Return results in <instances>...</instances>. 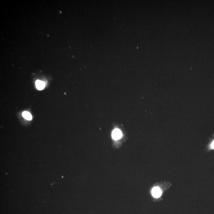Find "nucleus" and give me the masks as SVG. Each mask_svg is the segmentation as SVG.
Listing matches in <instances>:
<instances>
[{
	"mask_svg": "<svg viewBox=\"0 0 214 214\" xmlns=\"http://www.w3.org/2000/svg\"><path fill=\"white\" fill-rule=\"evenodd\" d=\"M22 116L25 119L30 121L32 119V116L30 113L28 112H23Z\"/></svg>",
	"mask_w": 214,
	"mask_h": 214,
	"instance_id": "4",
	"label": "nucleus"
},
{
	"mask_svg": "<svg viewBox=\"0 0 214 214\" xmlns=\"http://www.w3.org/2000/svg\"><path fill=\"white\" fill-rule=\"evenodd\" d=\"M152 195L155 198H158L161 196L162 194V192L161 189L158 187H155L152 190Z\"/></svg>",
	"mask_w": 214,
	"mask_h": 214,
	"instance_id": "2",
	"label": "nucleus"
},
{
	"mask_svg": "<svg viewBox=\"0 0 214 214\" xmlns=\"http://www.w3.org/2000/svg\"><path fill=\"white\" fill-rule=\"evenodd\" d=\"M36 87L38 90H42L44 88L45 86V83L42 81L37 80L35 82Z\"/></svg>",
	"mask_w": 214,
	"mask_h": 214,
	"instance_id": "3",
	"label": "nucleus"
},
{
	"mask_svg": "<svg viewBox=\"0 0 214 214\" xmlns=\"http://www.w3.org/2000/svg\"><path fill=\"white\" fill-rule=\"evenodd\" d=\"M211 146L212 148L214 149V140L212 142Z\"/></svg>",
	"mask_w": 214,
	"mask_h": 214,
	"instance_id": "5",
	"label": "nucleus"
},
{
	"mask_svg": "<svg viewBox=\"0 0 214 214\" xmlns=\"http://www.w3.org/2000/svg\"><path fill=\"white\" fill-rule=\"evenodd\" d=\"M112 137L114 140H119L122 137V133L121 131L119 129H115L113 131Z\"/></svg>",
	"mask_w": 214,
	"mask_h": 214,
	"instance_id": "1",
	"label": "nucleus"
}]
</instances>
